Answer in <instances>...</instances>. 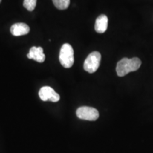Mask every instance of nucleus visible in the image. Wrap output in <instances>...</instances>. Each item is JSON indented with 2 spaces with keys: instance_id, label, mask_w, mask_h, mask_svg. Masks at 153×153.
Masks as SVG:
<instances>
[{
  "instance_id": "obj_2",
  "label": "nucleus",
  "mask_w": 153,
  "mask_h": 153,
  "mask_svg": "<svg viewBox=\"0 0 153 153\" xmlns=\"http://www.w3.org/2000/svg\"><path fill=\"white\" fill-rule=\"evenodd\" d=\"M59 60L65 68H70L74 62V50L69 43L63 44L61 47Z\"/></svg>"
},
{
  "instance_id": "obj_9",
  "label": "nucleus",
  "mask_w": 153,
  "mask_h": 153,
  "mask_svg": "<svg viewBox=\"0 0 153 153\" xmlns=\"http://www.w3.org/2000/svg\"><path fill=\"white\" fill-rule=\"evenodd\" d=\"M53 4L60 10H65L70 6V0H52Z\"/></svg>"
},
{
  "instance_id": "obj_11",
  "label": "nucleus",
  "mask_w": 153,
  "mask_h": 153,
  "mask_svg": "<svg viewBox=\"0 0 153 153\" xmlns=\"http://www.w3.org/2000/svg\"><path fill=\"white\" fill-rule=\"evenodd\" d=\"M1 0H0V3H1Z\"/></svg>"
},
{
  "instance_id": "obj_7",
  "label": "nucleus",
  "mask_w": 153,
  "mask_h": 153,
  "mask_svg": "<svg viewBox=\"0 0 153 153\" xmlns=\"http://www.w3.org/2000/svg\"><path fill=\"white\" fill-rule=\"evenodd\" d=\"M27 57L28 59H33L38 62H43L45 60V55L41 47H32L27 54Z\"/></svg>"
},
{
  "instance_id": "obj_8",
  "label": "nucleus",
  "mask_w": 153,
  "mask_h": 153,
  "mask_svg": "<svg viewBox=\"0 0 153 153\" xmlns=\"http://www.w3.org/2000/svg\"><path fill=\"white\" fill-rule=\"evenodd\" d=\"M108 17L106 15L101 14L98 16L95 22V30L99 33H103L108 28Z\"/></svg>"
},
{
  "instance_id": "obj_5",
  "label": "nucleus",
  "mask_w": 153,
  "mask_h": 153,
  "mask_svg": "<svg viewBox=\"0 0 153 153\" xmlns=\"http://www.w3.org/2000/svg\"><path fill=\"white\" fill-rule=\"evenodd\" d=\"M39 97L42 101H51L52 102H57L60 100V95L57 92H55L53 88L50 87H43L40 89Z\"/></svg>"
},
{
  "instance_id": "obj_1",
  "label": "nucleus",
  "mask_w": 153,
  "mask_h": 153,
  "mask_svg": "<svg viewBox=\"0 0 153 153\" xmlns=\"http://www.w3.org/2000/svg\"><path fill=\"white\" fill-rule=\"evenodd\" d=\"M141 66V60L137 57L123 58L117 63L116 73L118 76H123L131 72L136 71Z\"/></svg>"
},
{
  "instance_id": "obj_6",
  "label": "nucleus",
  "mask_w": 153,
  "mask_h": 153,
  "mask_svg": "<svg viewBox=\"0 0 153 153\" xmlns=\"http://www.w3.org/2000/svg\"><path fill=\"white\" fill-rule=\"evenodd\" d=\"M11 33L14 36H21L26 35L29 33L30 28L24 23H16L11 26L10 29Z\"/></svg>"
},
{
  "instance_id": "obj_10",
  "label": "nucleus",
  "mask_w": 153,
  "mask_h": 153,
  "mask_svg": "<svg viewBox=\"0 0 153 153\" xmlns=\"http://www.w3.org/2000/svg\"><path fill=\"white\" fill-rule=\"evenodd\" d=\"M37 0H24V7L28 11H32L36 7Z\"/></svg>"
},
{
  "instance_id": "obj_4",
  "label": "nucleus",
  "mask_w": 153,
  "mask_h": 153,
  "mask_svg": "<svg viewBox=\"0 0 153 153\" xmlns=\"http://www.w3.org/2000/svg\"><path fill=\"white\" fill-rule=\"evenodd\" d=\"M76 116L82 120H96L99 118V111L96 108L89 106H82L77 108L76 111Z\"/></svg>"
},
{
  "instance_id": "obj_3",
  "label": "nucleus",
  "mask_w": 153,
  "mask_h": 153,
  "mask_svg": "<svg viewBox=\"0 0 153 153\" xmlns=\"http://www.w3.org/2000/svg\"><path fill=\"white\" fill-rule=\"evenodd\" d=\"M101 54L97 51L91 53L84 62V69L89 73H94L98 70L101 62Z\"/></svg>"
}]
</instances>
